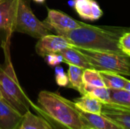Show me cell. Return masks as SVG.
I'll return each instance as SVG.
<instances>
[{
  "mask_svg": "<svg viewBox=\"0 0 130 129\" xmlns=\"http://www.w3.org/2000/svg\"><path fill=\"white\" fill-rule=\"evenodd\" d=\"M80 129H91L90 127H88V125H85V126H83L82 128H80Z\"/></svg>",
  "mask_w": 130,
  "mask_h": 129,
  "instance_id": "25",
  "label": "cell"
},
{
  "mask_svg": "<svg viewBox=\"0 0 130 129\" xmlns=\"http://www.w3.org/2000/svg\"><path fill=\"white\" fill-rule=\"evenodd\" d=\"M89 94L98 100L102 103H110V90L106 87H89L85 86V94Z\"/></svg>",
  "mask_w": 130,
  "mask_h": 129,
  "instance_id": "20",
  "label": "cell"
},
{
  "mask_svg": "<svg viewBox=\"0 0 130 129\" xmlns=\"http://www.w3.org/2000/svg\"><path fill=\"white\" fill-rule=\"evenodd\" d=\"M22 119L23 115L3 98L0 99V129H18Z\"/></svg>",
  "mask_w": 130,
  "mask_h": 129,
  "instance_id": "10",
  "label": "cell"
},
{
  "mask_svg": "<svg viewBox=\"0 0 130 129\" xmlns=\"http://www.w3.org/2000/svg\"><path fill=\"white\" fill-rule=\"evenodd\" d=\"M46 62L50 66H57L59 63L62 62V58L59 53H51L44 56Z\"/></svg>",
  "mask_w": 130,
  "mask_h": 129,
  "instance_id": "23",
  "label": "cell"
},
{
  "mask_svg": "<svg viewBox=\"0 0 130 129\" xmlns=\"http://www.w3.org/2000/svg\"><path fill=\"white\" fill-rule=\"evenodd\" d=\"M74 47L78 49L85 56L92 66V68L98 71H109L122 75L129 76V57L118 52Z\"/></svg>",
  "mask_w": 130,
  "mask_h": 129,
  "instance_id": "4",
  "label": "cell"
},
{
  "mask_svg": "<svg viewBox=\"0 0 130 129\" xmlns=\"http://www.w3.org/2000/svg\"><path fill=\"white\" fill-rule=\"evenodd\" d=\"M126 30L120 27H98L82 22L80 27L58 35L65 37L73 46L122 53L118 47V40Z\"/></svg>",
  "mask_w": 130,
  "mask_h": 129,
  "instance_id": "1",
  "label": "cell"
},
{
  "mask_svg": "<svg viewBox=\"0 0 130 129\" xmlns=\"http://www.w3.org/2000/svg\"><path fill=\"white\" fill-rule=\"evenodd\" d=\"M110 103L130 109V91L124 89H109Z\"/></svg>",
  "mask_w": 130,
  "mask_h": 129,
  "instance_id": "18",
  "label": "cell"
},
{
  "mask_svg": "<svg viewBox=\"0 0 130 129\" xmlns=\"http://www.w3.org/2000/svg\"><path fill=\"white\" fill-rule=\"evenodd\" d=\"M91 129H92V128H91Z\"/></svg>",
  "mask_w": 130,
  "mask_h": 129,
  "instance_id": "28",
  "label": "cell"
},
{
  "mask_svg": "<svg viewBox=\"0 0 130 129\" xmlns=\"http://www.w3.org/2000/svg\"><path fill=\"white\" fill-rule=\"evenodd\" d=\"M50 30L40 21L31 10L29 0H18L14 21V32L27 34L34 38L40 37L50 34Z\"/></svg>",
  "mask_w": 130,
  "mask_h": 129,
  "instance_id": "5",
  "label": "cell"
},
{
  "mask_svg": "<svg viewBox=\"0 0 130 129\" xmlns=\"http://www.w3.org/2000/svg\"><path fill=\"white\" fill-rule=\"evenodd\" d=\"M18 0H0V47L10 43Z\"/></svg>",
  "mask_w": 130,
  "mask_h": 129,
  "instance_id": "6",
  "label": "cell"
},
{
  "mask_svg": "<svg viewBox=\"0 0 130 129\" xmlns=\"http://www.w3.org/2000/svg\"><path fill=\"white\" fill-rule=\"evenodd\" d=\"M37 102L40 107L36 106L35 110L62 129H80L86 125L73 101L58 93L42 90L38 94Z\"/></svg>",
  "mask_w": 130,
  "mask_h": 129,
  "instance_id": "2",
  "label": "cell"
},
{
  "mask_svg": "<svg viewBox=\"0 0 130 129\" xmlns=\"http://www.w3.org/2000/svg\"><path fill=\"white\" fill-rule=\"evenodd\" d=\"M18 129H23V128H21V126H19V128H18Z\"/></svg>",
  "mask_w": 130,
  "mask_h": 129,
  "instance_id": "27",
  "label": "cell"
},
{
  "mask_svg": "<svg viewBox=\"0 0 130 129\" xmlns=\"http://www.w3.org/2000/svg\"><path fill=\"white\" fill-rule=\"evenodd\" d=\"M73 8L80 17L88 21H97L103 16V10L95 0H73Z\"/></svg>",
  "mask_w": 130,
  "mask_h": 129,
  "instance_id": "11",
  "label": "cell"
},
{
  "mask_svg": "<svg viewBox=\"0 0 130 129\" xmlns=\"http://www.w3.org/2000/svg\"><path fill=\"white\" fill-rule=\"evenodd\" d=\"M70 43L63 36L51 33L40 37L36 44V52L41 57L48 54L58 53L59 51L70 46Z\"/></svg>",
  "mask_w": 130,
  "mask_h": 129,
  "instance_id": "8",
  "label": "cell"
},
{
  "mask_svg": "<svg viewBox=\"0 0 130 129\" xmlns=\"http://www.w3.org/2000/svg\"><path fill=\"white\" fill-rule=\"evenodd\" d=\"M82 81L85 86L89 87H105L99 71L94 68H86L83 71Z\"/></svg>",
  "mask_w": 130,
  "mask_h": 129,
  "instance_id": "19",
  "label": "cell"
},
{
  "mask_svg": "<svg viewBox=\"0 0 130 129\" xmlns=\"http://www.w3.org/2000/svg\"><path fill=\"white\" fill-rule=\"evenodd\" d=\"M118 47L123 55L130 57V32L129 30H126L120 36Z\"/></svg>",
  "mask_w": 130,
  "mask_h": 129,
  "instance_id": "21",
  "label": "cell"
},
{
  "mask_svg": "<svg viewBox=\"0 0 130 129\" xmlns=\"http://www.w3.org/2000/svg\"><path fill=\"white\" fill-rule=\"evenodd\" d=\"M83 71L84 69L72 65H69L67 71V76L69 79L67 87L77 90L82 95L85 94V85L82 81Z\"/></svg>",
  "mask_w": 130,
  "mask_h": 129,
  "instance_id": "16",
  "label": "cell"
},
{
  "mask_svg": "<svg viewBox=\"0 0 130 129\" xmlns=\"http://www.w3.org/2000/svg\"><path fill=\"white\" fill-rule=\"evenodd\" d=\"M62 58V62L68 65L78 66L82 69L92 68V66L88 62L85 56L75 47L72 45L58 52Z\"/></svg>",
  "mask_w": 130,
  "mask_h": 129,
  "instance_id": "13",
  "label": "cell"
},
{
  "mask_svg": "<svg viewBox=\"0 0 130 129\" xmlns=\"http://www.w3.org/2000/svg\"><path fill=\"white\" fill-rule=\"evenodd\" d=\"M101 114L122 129H130V109L113 104L102 103Z\"/></svg>",
  "mask_w": 130,
  "mask_h": 129,
  "instance_id": "9",
  "label": "cell"
},
{
  "mask_svg": "<svg viewBox=\"0 0 130 129\" xmlns=\"http://www.w3.org/2000/svg\"><path fill=\"white\" fill-rule=\"evenodd\" d=\"M55 79L56 84L60 87H67L69 84V79L67 74H66L62 67L56 66L55 69Z\"/></svg>",
  "mask_w": 130,
  "mask_h": 129,
  "instance_id": "22",
  "label": "cell"
},
{
  "mask_svg": "<svg viewBox=\"0 0 130 129\" xmlns=\"http://www.w3.org/2000/svg\"><path fill=\"white\" fill-rule=\"evenodd\" d=\"M43 22L50 30H55L57 34L78 28L82 23L61 11L50 8H47V17Z\"/></svg>",
  "mask_w": 130,
  "mask_h": 129,
  "instance_id": "7",
  "label": "cell"
},
{
  "mask_svg": "<svg viewBox=\"0 0 130 129\" xmlns=\"http://www.w3.org/2000/svg\"><path fill=\"white\" fill-rule=\"evenodd\" d=\"M106 87L108 89H124L130 91V81L116 72L99 71Z\"/></svg>",
  "mask_w": 130,
  "mask_h": 129,
  "instance_id": "14",
  "label": "cell"
},
{
  "mask_svg": "<svg viewBox=\"0 0 130 129\" xmlns=\"http://www.w3.org/2000/svg\"><path fill=\"white\" fill-rule=\"evenodd\" d=\"M2 98H3V97H2V94H1V91H0V99H2Z\"/></svg>",
  "mask_w": 130,
  "mask_h": 129,
  "instance_id": "26",
  "label": "cell"
},
{
  "mask_svg": "<svg viewBox=\"0 0 130 129\" xmlns=\"http://www.w3.org/2000/svg\"><path fill=\"white\" fill-rule=\"evenodd\" d=\"M78 113L86 125L92 129H122L102 114L85 113L79 110Z\"/></svg>",
  "mask_w": 130,
  "mask_h": 129,
  "instance_id": "12",
  "label": "cell"
},
{
  "mask_svg": "<svg viewBox=\"0 0 130 129\" xmlns=\"http://www.w3.org/2000/svg\"><path fill=\"white\" fill-rule=\"evenodd\" d=\"M73 103L75 107L81 111L89 113L101 114L102 103L89 94H85L82 95V97L75 99Z\"/></svg>",
  "mask_w": 130,
  "mask_h": 129,
  "instance_id": "15",
  "label": "cell"
},
{
  "mask_svg": "<svg viewBox=\"0 0 130 129\" xmlns=\"http://www.w3.org/2000/svg\"><path fill=\"white\" fill-rule=\"evenodd\" d=\"M9 48L10 43L2 47L5 62L0 64V91L3 99L24 116L30 107L35 108L36 105L21 87L11 60Z\"/></svg>",
  "mask_w": 130,
  "mask_h": 129,
  "instance_id": "3",
  "label": "cell"
},
{
  "mask_svg": "<svg viewBox=\"0 0 130 129\" xmlns=\"http://www.w3.org/2000/svg\"><path fill=\"white\" fill-rule=\"evenodd\" d=\"M20 126L23 129H53L47 120L33 114L30 110L23 116Z\"/></svg>",
  "mask_w": 130,
  "mask_h": 129,
  "instance_id": "17",
  "label": "cell"
},
{
  "mask_svg": "<svg viewBox=\"0 0 130 129\" xmlns=\"http://www.w3.org/2000/svg\"><path fill=\"white\" fill-rule=\"evenodd\" d=\"M37 3H43L46 0H34Z\"/></svg>",
  "mask_w": 130,
  "mask_h": 129,
  "instance_id": "24",
  "label": "cell"
}]
</instances>
